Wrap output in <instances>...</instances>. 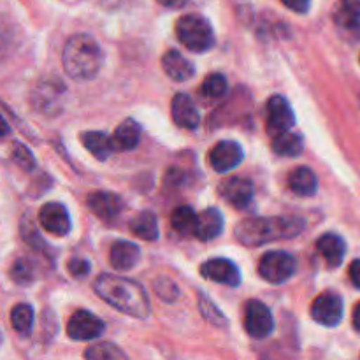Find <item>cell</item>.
Segmentation results:
<instances>
[{
	"label": "cell",
	"instance_id": "obj_1",
	"mask_svg": "<svg viewBox=\"0 0 360 360\" xmlns=\"http://www.w3.org/2000/svg\"><path fill=\"white\" fill-rule=\"evenodd\" d=\"M94 288L102 301H105L118 311L139 320L150 316L151 308L148 295L144 288L136 281L123 276H115V274H101L95 281Z\"/></svg>",
	"mask_w": 360,
	"mask_h": 360
},
{
	"label": "cell",
	"instance_id": "obj_2",
	"mask_svg": "<svg viewBox=\"0 0 360 360\" xmlns=\"http://www.w3.org/2000/svg\"><path fill=\"white\" fill-rule=\"evenodd\" d=\"M306 227L301 217L248 218L236 227V239L245 246H262L269 243L297 238Z\"/></svg>",
	"mask_w": 360,
	"mask_h": 360
},
{
	"label": "cell",
	"instance_id": "obj_3",
	"mask_svg": "<svg viewBox=\"0 0 360 360\" xmlns=\"http://www.w3.org/2000/svg\"><path fill=\"white\" fill-rule=\"evenodd\" d=\"M63 69L72 79L88 81L98 74L104 63L101 44L88 34H77L67 41L62 53Z\"/></svg>",
	"mask_w": 360,
	"mask_h": 360
},
{
	"label": "cell",
	"instance_id": "obj_4",
	"mask_svg": "<svg viewBox=\"0 0 360 360\" xmlns=\"http://www.w3.org/2000/svg\"><path fill=\"white\" fill-rule=\"evenodd\" d=\"M176 34L186 49L204 53L214 46V34L210 21L199 14H185L176 23Z\"/></svg>",
	"mask_w": 360,
	"mask_h": 360
},
{
	"label": "cell",
	"instance_id": "obj_5",
	"mask_svg": "<svg viewBox=\"0 0 360 360\" xmlns=\"http://www.w3.org/2000/svg\"><path fill=\"white\" fill-rule=\"evenodd\" d=\"M295 269H297V262L290 253L285 252L266 253L259 262V274L273 285H280L290 280Z\"/></svg>",
	"mask_w": 360,
	"mask_h": 360
},
{
	"label": "cell",
	"instance_id": "obj_6",
	"mask_svg": "<svg viewBox=\"0 0 360 360\" xmlns=\"http://www.w3.org/2000/svg\"><path fill=\"white\" fill-rule=\"evenodd\" d=\"M295 123V116L292 112L290 104L281 95H273L266 104V127L267 134L273 137L287 132Z\"/></svg>",
	"mask_w": 360,
	"mask_h": 360
},
{
	"label": "cell",
	"instance_id": "obj_7",
	"mask_svg": "<svg viewBox=\"0 0 360 360\" xmlns=\"http://www.w3.org/2000/svg\"><path fill=\"white\" fill-rule=\"evenodd\" d=\"M245 329L255 340H264L273 333V315L264 302L257 301V299L248 301L245 309Z\"/></svg>",
	"mask_w": 360,
	"mask_h": 360
},
{
	"label": "cell",
	"instance_id": "obj_8",
	"mask_svg": "<svg viewBox=\"0 0 360 360\" xmlns=\"http://www.w3.org/2000/svg\"><path fill=\"white\" fill-rule=\"evenodd\" d=\"M311 316L320 326L336 327L343 319V299L334 292L319 295L311 304Z\"/></svg>",
	"mask_w": 360,
	"mask_h": 360
},
{
	"label": "cell",
	"instance_id": "obj_9",
	"mask_svg": "<svg viewBox=\"0 0 360 360\" xmlns=\"http://www.w3.org/2000/svg\"><path fill=\"white\" fill-rule=\"evenodd\" d=\"M102 333H104V322L86 309L74 313L67 323V334L70 340L90 341L101 336Z\"/></svg>",
	"mask_w": 360,
	"mask_h": 360
},
{
	"label": "cell",
	"instance_id": "obj_10",
	"mask_svg": "<svg viewBox=\"0 0 360 360\" xmlns=\"http://www.w3.org/2000/svg\"><path fill=\"white\" fill-rule=\"evenodd\" d=\"M221 199L232 207L246 210L253 202V183L246 178H229L220 185Z\"/></svg>",
	"mask_w": 360,
	"mask_h": 360
},
{
	"label": "cell",
	"instance_id": "obj_11",
	"mask_svg": "<svg viewBox=\"0 0 360 360\" xmlns=\"http://www.w3.org/2000/svg\"><path fill=\"white\" fill-rule=\"evenodd\" d=\"M245 158L243 148L234 141H221L210 151V164L217 172H227L238 167Z\"/></svg>",
	"mask_w": 360,
	"mask_h": 360
},
{
	"label": "cell",
	"instance_id": "obj_12",
	"mask_svg": "<svg viewBox=\"0 0 360 360\" xmlns=\"http://www.w3.org/2000/svg\"><path fill=\"white\" fill-rule=\"evenodd\" d=\"M39 224L46 232L55 236H67L70 232L69 211L60 202H48L39 211Z\"/></svg>",
	"mask_w": 360,
	"mask_h": 360
},
{
	"label": "cell",
	"instance_id": "obj_13",
	"mask_svg": "<svg viewBox=\"0 0 360 360\" xmlns=\"http://www.w3.org/2000/svg\"><path fill=\"white\" fill-rule=\"evenodd\" d=\"M200 274L206 280L217 281V283L227 285V287H238L241 283V274L236 264L227 259H211L200 266Z\"/></svg>",
	"mask_w": 360,
	"mask_h": 360
},
{
	"label": "cell",
	"instance_id": "obj_14",
	"mask_svg": "<svg viewBox=\"0 0 360 360\" xmlns=\"http://www.w3.org/2000/svg\"><path fill=\"white\" fill-rule=\"evenodd\" d=\"M171 115L174 120L176 125L179 129L193 130L199 127V111H197L195 104H193L192 98L185 94H176L174 98L171 102Z\"/></svg>",
	"mask_w": 360,
	"mask_h": 360
},
{
	"label": "cell",
	"instance_id": "obj_15",
	"mask_svg": "<svg viewBox=\"0 0 360 360\" xmlns=\"http://www.w3.org/2000/svg\"><path fill=\"white\" fill-rule=\"evenodd\" d=\"M88 207L94 214L102 220H112L118 217L123 210V202L116 193L111 192H94L86 199Z\"/></svg>",
	"mask_w": 360,
	"mask_h": 360
},
{
	"label": "cell",
	"instance_id": "obj_16",
	"mask_svg": "<svg viewBox=\"0 0 360 360\" xmlns=\"http://www.w3.org/2000/svg\"><path fill=\"white\" fill-rule=\"evenodd\" d=\"M162 69L164 72L171 77L172 81H186L195 74L192 62L186 60L176 49H169L164 56H162Z\"/></svg>",
	"mask_w": 360,
	"mask_h": 360
},
{
	"label": "cell",
	"instance_id": "obj_17",
	"mask_svg": "<svg viewBox=\"0 0 360 360\" xmlns=\"http://www.w3.org/2000/svg\"><path fill=\"white\" fill-rule=\"evenodd\" d=\"M141 259V250L134 243L129 241H116L111 246L109 260L111 266L118 271H130L137 266Z\"/></svg>",
	"mask_w": 360,
	"mask_h": 360
},
{
	"label": "cell",
	"instance_id": "obj_18",
	"mask_svg": "<svg viewBox=\"0 0 360 360\" xmlns=\"http://www.w3.org/2000/svg\"><path fill=\"white\" fill-rule=\"evenodd\" d=\"M224 231V217L218 210L210 207L204 210L202 213L197 214V225H195V236L200 241H211L217 239Z\"/></svg>",
	"mask_w": 360,
	"mask_h": 360
},
{
	"label": "cell",
	"instance_id": "obj_19",
	"mask_svg": "<svg viewBox=\"0 0 360 360\" xmlns=\"http://www.w3.org/2000/svg\"><path fill=\"white\" fill-rule=\"evenodd\" d=\"M316 250H319L320 255L323 257V260L327 262L329 267H338L341 266L345 259V252H347V245H345L343 239L338 234H323L322 238L316 241Z\"/></svg>",
	"mask_w": 360,
	"mask_h": 360
},
{
	"label": "cell",
	"instance_id": "obj_20",
	"mask_svg": "<svg viewBox=\"0 0 360 360\" xmlns=\"http://www.w3.org/2000/svg\"><path fill=\"white\" fill-rule=\"evenodd\" d=\"M141 129L134 120H125L116 127L111 136V146L115 151H130L139 144Z\"/></svg>",
	"mask_w": 360,
	"mask_h": 360
},
{
	"label": "cell",
	"instance_id": "obj_21",
	"mask_svg": "<svg viewBox=\"0 0 360 360\" xmlns=\"http://www.w3.org/2000/svg\"><path fill=\"white\" fill-rule=\"evenodd\" d=\"M288 186L294 193L301 197H311L315 195L316 188H319V181L311 169L308 167H297L292 171L290 178H288Z\"/></svg>",
	"mask_w": 360,
	"mask_h": 360
},
{
	"label": "cell",
	"instance_id": "obj_22",
	"mask_svg": "<svg viewBox=\"0 0 360 360\" xmlns=\"http://www.w3.org/2000/svg\"><path fill=\"white\" fill-rule=\"evenodd\" d=\"M334 21L347 30L360 28V0H340L334 9Z\"/></svg>",
	"mask_w": 360,
	"mask_h": 360
},
{
	"label": "cell",
	"instance_id": "obj_23",
	"mask_svg": "<svg viewBox=\"0 0 360 360\" xmlns=\"http://www.w3.org/2000/svg\"><path fill=\"white\" fill-rule=\"evenodd\" d=\"M130 232L143 241H155L158 238V221L157 217L150 211L137 214L129 224Z\"/></svg>",
	"mask_w": 360,
	"mask_h": 360
},
{
	"label": "cell",
	"instance_id": "obj_24",
	"mask_svg": "<svg viewBox=\"0 0 360 360\" xmlns=\"http://www.w3.org/2000/svg\"><path fill=\"white\" fill-rule=\"evenodd\" d=\"M81 143L97 160H105L112 151L111 137L104 132H84Z\"/></svg>",
	"mask_w": 360,
	"mask_h": 360
},
{
	"label": "cell",
	"instance_id": "obj_25",
	"mask_svg": "<svg viewBox=\"0 0 360 360\" xmlns=\"http://www.w3.org/2000/svg\"><path fill=\"white\" fill-rule=\"evenodd\" d=\"M171 225L178 234L195 236L197 213L190 206H178L171 214Z\"/></svg>",
	"mask_w": 360,
	"mask_h": 360
},
{
	"label": "cell",
	"instance_id": "obj_26",
	"mask_svg": "<svg viewBox=\"0 0 360 360\" xmlns=\"http://www.w3.org/2000/svg\"><path fill=\"white\" fill-rule=\"evenodd\" d=\"M302 137L299 134L283 132L273 137V151L280 157H297L302 153Z\"/></svg>",
	"mask_w": 360,
	"mask_h": 360
},
{
	"label": "cell",
	"instance_id": "obj_27",
	"mask_svg": "<svg viewBox=\"0 0 360 360\" xmlns=\"http://www.w3.org/2000/svg\"><path fill=\"white\" fill-rule=\"evenodd\" d=\"M34 308L30 304L21 302L11 309V326L20 334H30L32 327H34Z\"/></svg>",
	"mask_w": 360,
	"mask_h": 360
},
{
	"label": "cell",
	"instance_id": "obj_28",
	"mask_svg": "<svg viewBox=\"0 0 360 360\" xmlns=\"http://www.w3.org/2000/svg\"><path fill=\"white\" fill-rule=\"evenodd\" d=\"M11 280L16 285H30L35 280V266L28 259H18L9 271Z\"/></svg>",
	"mask_w": 360,
	"mask_h": 360
},
{
	"label": "cell",
	"instance_id": "obj_29",
	"mask_svg": "<svg viewBox=\"0 0 360 360\" xmlns=\"http://www.w3.org/2000/svg\"><path fill=\"white\" fill-rule=\"evenodd\" d=\"M84 357L90 360H115V359H127V355L120 350L118 347L109 343H98L95 347L88 348L84 352Z\"/></svg>",
	"mask_w": 360,
	"mask_h": 360
},
{
	"label": "cell",
	"instance_id": "obj_30",
	"mask_svg": "<svg viewBox=\"0 0 360 360\" xmlns=\"http://www.w3.org/2000/svg\"><path fill=\"white\" fill-rule=\"evenodd\" d=\"M227 90H229L227 79H225V76H221V74L218 72L210 74L202 83V94L207 95V97H213V98L224 97V95L227 94Z\"/></svg>",
	"mask_w": 360,
	"mask_h": 360
},
{
	"label": "cell",
	"instance_id": "obj_31",
	"mask_svg": "<svg viewBox=\"0 0 360 360\" xmlns=\"http://www.w3.org/2000/svg\"><path fill=\"white\" fill-rule=\"evenodd\" d=\"M199 304H200V313H202L204 319L210 323L217 327H225L227 326V320H225L224 313L217 308V306L211 302V299H207L204 294H199Z\"/></svg>",
	"mask_w": 360,
	"mask_h": 360
},
{
	"label": "cell",
	"instance_id": "obj_32",
	"mask_svg": "<svg viewBox=\"0 0 360 360\" xmlns=\"http://www.w3.org/2000/svg\"><path fill=\"white\" fill-rule=\"evenodd\" d=\"M13 160L25 171H32L35 167V158L32 151L20 143L13 144Z\"/></svg>",
	"mask_w": 360,
	"mask_h": 360
},
{
	"label": "cell",
	"instance_id": "obj_33",
	"mask_svg": "<svg viewBox=\"0 0 360 360\" xmlns=\"http://www.w3.org/2000/svg\"><path fill=\"white\" fill-rule=\"evenodd\" d=\"M155 292L158 294V297L169 302H172L179 295L178 287H176L171 280H165V278L157 280V283H155Z\"/></svg>",
	"mask_w": 360,
	"mask_h": 360
},
{
	"label": "cell",
	"instance_id": "obj_34",
	"mask_svg": "<svg viewBox=\"0 0 360 360\" xmlns=\"http://www.w3.org/2000/svg\"><path fill=\"white\" fill-rule=\"evenodd\" d=\"M69 273L74 278H83L90 273V262L84 259H72L69 262Z\"/></svg>",
	"mask_w": 360,
	"mask_h": 360
},
{
	"label": "cell",
	"instance_id": "obj_35",
	"mask_svg": "<svg viewBox=\"0 0 360 360\" xmlns=\"http://www.w3.org/2000/svg\"><path fill=\"white\" fill-rule=\"evenodd\" d=\"M281 2H283V6H287L288 9L294 11V13L304 14L308 13L311 0H281Z\"/></svg>",
	"mask_w": 360,
	"mask_h": 360
},
{
	"label": "cell",
	"instance_id": "obj_36",
	"mask_svg": "<svg viewBox=\"0 0 360 360\" xmlns=\"http://www.w3.org/2000/svg\"><path fill=\"white\" fill-rule=\"evenodd\" d=\"M348 273H350V280L352 283H354V287H357L360 290V259L352 262L350 271H348Z\"/></svg>",
	"mask_w": 360,
	"mask_h": 360
},
{
	"label": "cell",
	"instance_id": "obj_37",
	"mask_svg": "<svg viewBox=\"0 0 360 360\" xmlns=\"http://www.w3.org/2000/svg\"><path fill=\"white\" fill-rule=\"evenodd\" d=\"M9 132H11L9 125H7V122L4 120V116L0 115V139H4V137H6Z\"/></svg>",
	"mask_w": 360,
	"mask_h": 360
},
{
	"label": "cell",
	"instance_id": "obj_38",
	"mask_svg": "<svg viewBox=\"0 0 360 360\" xmlns=\"http://www.w3.org/2000/svg\"><path fill=\"white\" fill-rule=\"evenodd\" d=\"M354 327L357 333H360V302L355 306V309H354Z\"/></svg>",
	"mask_w": 360,
	"mask_h": 360
},
{
	"label": "cell",
	"instance_id": "obj_39",
	"mask_svg": "<svg viewBox=\"0 0 360 360\" xmlns=\"http://www.w3.org/2000/svg\"><path fill=\"white\" fill-rule=\"evenodd\" d=\"M183 2H185V0H158V4H162V6H165V7L181 6Z\"/></svg>",
	"mask_w": 360,
	"mask_h": 360
},
{
	"label": "cell",
	"instance_id": "obj_40",
	"mask_svg": "<svg viewBox=\"0 0 360 360\" xmlns=\"http://www.w3.org/2000/svg\"><path fill=\"white\" fill-rule=\"evenodd\" d=\"M0 343H2V336H0Z\"/></svg>",
	"mask_w": 360,
	"mask_h": 360
}]
</instances>
